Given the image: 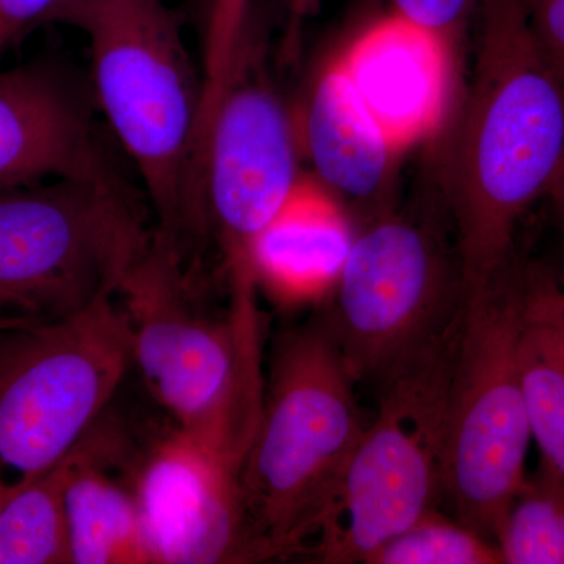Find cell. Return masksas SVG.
Masks as SVG:
<instances>
[{"label":"cell","mask_w":564,"mask_h":564,"mask_svg":"<svg viewBox=\"0 0 564 564\" xmlns=\"http://www.w3.org/2000/svg\"><path fill=\"white\" fill-rule=\"evenodd\" d=\"M481 36L464 111L452 220L464 296L514 261L519 223L564 163V70L519 0H480Z\"/></svg>","instance_id":"1"},{"label":"cell","mask_w":564,"mask_h":564,"mask_svg":"<svg viewBox=\"0 0 564 564\" xmlns=\"http://www.w3.org/2000/svg\"><path fill=\"white\" fill-rule=\"evenodd\" d=\"M225 315L207 313L182 272V252L154 231L117 292L132 333L133 362L177 430L236 473L265 402L258 285L229 274Z\"/></svg>","instance_id":"2"},{"label":"cell","mask_w":564,"mask_h":564,"mask_svg":"<svg viewBox=\"0 0 564 564\" xmlns=\"http://www.w3.org/2000/svg\"><path fill=\"white\" fill-rule=\"evenodd\" d=\"M47 22L90 41L99 106L131 155L158 215L155 232L182 252L207 229L196 79L181 22L163 0H62Z\"/></svg>","instance_id":"3"},{"label":"cell","mask_w":564,"mask_h":564,"mask_svg":"<svg viewBox=\"0 0 564 564\" xmlns=\"http://www.w3.org/2000/svg\"><path fill=\"white\" fill-rule=\"evenodd\" d=\"M322 321L274 348L265 402L239 481L256 560L306 551L367 423Z\"/></svg>","instance_id":"4"},{"label":"cell","mask_w":564,"mask_h":564,"mask_svg":"<svg viewBox=\"0 0 564 564\" xmlns=\"http://www.w3.org/2000/svg\"><path fill=\"white\" fill-rule=\"evenodd\" d=\"M152 237L120 177L0 192V317L57 322L117 295Z\"/></svg>","instance_id":"5"},{"label":"cell","mask_w":564,"mask_h":564,"mask_svg":"<svg viewBox=\"0 0 564 564\" xmlns=\"http://www.w3.org/2000/svg\"><path fill=\"white\" fill-rule=\"evenodd\" d=\"M524 296L525 267L516 261L464 296L448 386L443 502L491 541L532 443L519 367Z\"/></svg>","instance_id":"6"},{"label":"cell","mask_w":564,"mask_h":564,"mask_svg":"<svg viewBox=\"0 0 564 564\" xmlns=\"http://www.w3.org/2000/svg\"><path fill=\"white\" fill-rule=\"evenodd\" d=\"M132 364L115 295L63 321L0 332V502L74 451Z\"/></svg>","instance_id":"7"},{"label":"cell","mask_w":564,"mask_h":564,"mask_svg":"<svg viewBox=\"0 0 564 564\" xmlns=\"http://www.w3.org/2000/svg\"><path fill=\"white\" fill-rule=\"evenodd\" d=\"M456 329L378 388L377 417L364 429L315 529L310 552L318 562L367 564L443 502Z\"/></svg>","instance_id":"8"},{"label":"cell","mask_w":564,"mask_h":564,"mask_svg":"<svg viewBox=\"0 0 564 564\" xmlns=\"http://www.w3.org/2000/svg\"><path fill=\"white\" fill-rule=\"evenodd\" d=\"M441 232L386 215L355 234L322 322L356 383L380 388L455 332L462 272Z\"/></svg>","instance_id":"9"},{"label":"cell","mask_w":564,"mask_h":564,"mask_svg":"<svg viewBox=\"0 0 564 564\" xmlns=\"http://www.w3.org/2000/svg\"><path fill=\"white\" fill-rule=\"evenodd\" d=\"M250 41L248 33L202 148L207 229L217 234L228 273H251L252 240L300 177L291 120Z\"/></svg>","instance_id":"10"},{"label":"cell","mask_w":564,"mask_h":564,"mask_svg":"<svg viewBox=\"0 0 564 564\" xmlns=\"http://www.w3.org/2000/svg\"><path fill=\"white\" fill-rule=\"evenodd\" d=\"M133 488L154 563L254 562L239 473L181 430L152 448Z\"/></svg>","instance_id":"11"},{"label":"cell","mask_w":564,"mask_h":564,"mask_svg":"<svg viewBox=\"0 0 564 564\" xmlns=\"http://www.w3.org/2000/svg\"><path fill=\"white\" fill-rule=\"evenodd\" d=\"M333 63L397 155L432 139L443 124L452 85L443 33L393 10Z\"/></svg>","instance_id":"12"},{"label":"cell","mask_w":564,"mask_h":564,"mask_svg":"<svg viewBox=\"0 0 564 564\" xmlns=\"http://www.w3.org/2000/svg\"><path fill=\"white\" fill-rule=\"evenodd\" d=\"M44 177L117 180L76 80L36 61L0 73V192Z\"/></svg>","instance_id":"13"},{"label":"cell","mask_w":564,"mask_h":564,"mask_svg":"<svg viewBox=\"0 0 564 564\" xmlns=\"http://www.w3.org/2000/svg\"><path fill=\"white\" fill-rule=\"evenodd\" d=\"M355 234L332 188L300 176L280 210L252 240L248 262L256 285L284 304L332 295Z\"/></svg>","instance_id":"14"},{"label":"cell","mask_w":564,"mask_h":564,"mask_svg":"<svg viewBox=\"0 0 564 564\" xmlns=\"http://www.w3.org/2000/svg\"><path fill=\"white\" fill-rule=\"evenodd\" d=\"M95 426L69 454L65 486L70 564H154L135 488L109 474Z\"/></svg>","instance_id":"15"},{"label":"cell","mask_w":564,"mask_h":564,"mask_svg":"<svg viewBox=\"0 0 564 564\" xmlns=\"http://www.w3.org/2000/svg\"><path fill=\"white\" fill-rule=\"evenodd\" d=\"M304 144L323 184L356 198L380 191L399 158L333 62L323 69L307 104Z\"/></svg>","instance_id":"16"},{"label":"cell","mask_w":564,"mask_h":564,"mask_svg":"<svg viewBox=\"0 0 564 564\" xmlns=\"http://www.w3.org/2000/svg\"><path fill=\"white\" fill-rule=\"evenodd\" d=\"M519 367L532 441L564 489V285L525 267Z\"/></svg>","instance_id":"17"},{"label":"cell","mask_w":564,"mask_h":564,"mask_svg":"<svg viewBox=\"0 0 564 564\" xmlns=\"http://www.w3.org/2000/svg\"><path fill=\"white\" fill-rule=\"evenodd\" d=\"M69 455L0 502V564L70 563L65 486Z\"/></svg>","instance_id":"18"},{"label":"cell","mask_w":564,"mask_h":564,"mask_svg":"<svg viewBox=\"0 0 564 564\" xmlns=\"http://www.w3.org/2000/svg\"><path fill=\"white\" fill-rule=\"evenodd\" d=\"M494 543L505 564H564V489L543 464L519 486Z\"/></svg>","instance_id":"19"},{"label":"cell","mask_w":564,"mask_h":564,"mask_svg":"<svg viewBox=\"0 0 564 564\" xmlns=\"http://www.w3.org/2000/svg\"><path fill=\"white\" fill-rule=\"evenodd\" d=\"M499 547L440 510L429 511L386 541L367 564H500Z\"/></svg>","instance_id":"20"},{"label":"cell","mask_w":564,"mask_h":564,"mask_svg":"<svg viewBox=\"0 0 564 564\" xmlns=\"http://www.w3.org/2000/svg\"><path fill=\"white\" fill-rule=\"evenodd\" d=\"M251 0H212L204 43L202 117L209 120L250 33Z\"/></svg>","instance_id":"21"},{"label":"cell","mask_w":564,"mask_h":564,"mask_svg":"<svg viewBox=\"0 0 564 564\" xmlns=\"http://www.w3.org/2000/svg\"><path fill=\"white\" fill-rule=\"evenodd\" d=\"M543 50L564 70V0H519Z\"/></svg>","instance_id":"22"},{"label":"cell","mask_w":564,"mask_h":564,"mask_svg":"<svg viewBox=\"0 0 564 564\" xmlns=\"http://www.w3.org/2000/svg\"><path fill=\"white\" fill-rule=\"evenodd\" d=\"M393 10L448 36L480 0H392Z\"/></svg>","instance_id":"23"},{"label":"cell","mask_w":564,"mask_h":564,"mask_svg":"<svg viewBox=\"0 0 564 564\" xmlns=\"http://www.w3.org/2000/svg\"><path fill=\"white\" fill-rule=\"evenodd\" d=\"M62 0H0V54L25 33L46 24Z\"/></svg>","instance_id":"24"},{"label":"cell","mask_w":564,"mask_h":564,"mask_svg":"<svg viewBox=\"0 0 564 564\" xmlns=\"http://www.w3.org/2000/svg\"><path fill=\"white\" fill-rule=\"evenodd\" d=\"M549 196H552V199H554L556 214H558L560 223H562L564 229V163L554 185H552Z\"/></svg>","instance_id":"25"},{"label":"cell","mask_w":564,"mask_h":564,"mask_svg":"<svg viewBox=\"0 0 564 564\" xmlns=\"http://www.w3.org/2000/svg\"><path fill=\"white\" fill-rule=\"evenodd\" d=\"M31 325V322L24 321V318H3L0 317V332L2 329L20 328V326Z\"/></svg>","instance_id":"26"},{"label":"cell","mask_w":564,"mask_h":564,"mask_svg":"<svg viewBox=\"0 0 564 564\" xmlns=\"http://www.w3.org/2000/svg\"><path fill=\"white\" fill-rule=\"evenodd\" d=\"M293 2L299 3V6H302V3L304 2V0H293Z\"/></svg>","instance_id":"27"},{"label":"cell","mask_w":564,"mask_h":564,"mask_svg":"<svg viewBox=\"0 0 564 564\" xmlns=\"http://www.w3.org/2000/svg\"><path fill=\"white\" fill-rule=\"evenodd\" d=\"M7 318V317H6Z\"/></svg>","instance_id":"28"}]
</instances>
